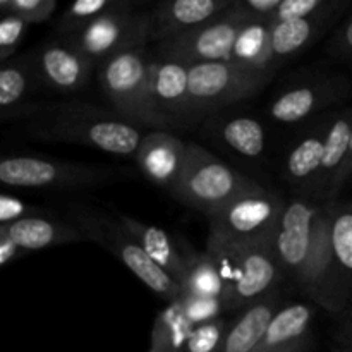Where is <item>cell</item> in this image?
<instances>
[{
  "label": "cell",
  "instance_id": "cell-27",
  "mask_svg": "<svg viewBox=\"0 0 352 352\" xmlns=\"http://www.w3.org/2000/svg\"><path fill=\"white\" fill-rule=\"evenodd\" d=\"M184 256L188 261V268H186L184 280L181 284L182 294L191 296V298L222 299L226 302L223 299L226 289H223V282L215 260L206 251L198 253L189 246H186Z\"/></svg>",
  "mask_w": 352,
  "mask_h": 352
},
{
  "label": "cell",
  "instance_id": "cell-13",
  "mask_svg": "<svg viewBox=\"0 0 352 352\" xmlns=\"http://www.w3.org/2000/svg\"><path fill=\"white\" fill-rule=\"evenodd\" d=\"M33 58L41 86L58 93H74L86 88L96 69L91 58L62 36L34 48Z\"/></svg>",
  "mask_w": 352,
  "mask_h": 352
},
{
  "label": "cell",
  "instance_id": "cell-9",
  "mask_svg": "<svg viewBox=\"0 0 352 352\" xmlns=\"http://www.w3.org/2000/svg\"><path fill=\"white\" fill-rule=\"evenodd\" d=\"M116 179L109 167L54 160L34 155H9L0 162V181L17 189H76Z\"/></svg>",
  "mask_w": 352,
  "mask_h": 352
},
{
  "label": "cell",
  "instance_id": "cell-24",
  "mask_svg": "<svg viewBox=\"0 0 352 352\" xmlns=\"http://www.w3.org/2000/svg\"><path fill=\"white\" fill-rule=\"evenodd\" d=\"M117 219L126 227L131 237L140 244V248L146 253V256L155 265H158L165 274H168L174 280L182 284L188 261H186L184 251L179 250L177 244L170 239V236L164 229L148 226V223L140 222L133 217L119 215Z\"/></svg>",
  "mask_w": 352,
  "mask_h": 352
},
{
  "label": "cell",
  "instance_id": "cell-29",
  "mask_svg": "<svg viewBox=\"0 0 352 352\" xmlns=\"http://www.w3.org/2000/svg\"><path fill=\"white\" fill-rule=\"evenodd\" d=\"M270 21H248L234 43L230 62L244 67L275 71L270 65Z\"/></svg>",
  "mask_w": 352,
  "mask_h": 352
},
{
  "label": "cell",
  "instance_id": "cell-17",
  "mask_svg": "<svg viewBox=\"0 0 352 352\" xmlns=\"http://www.w3.org/2000/svg\"><path fill=\"white\" fill-rule=\"evenodd\" d=\"M188 157V143L170 131L153 129L144 134L136 151L138 168L153 184L174 191Z\"/></svg>",
  "mask_w": 352,
  "mask_h": 352
},
{
  "label": "cell",
  "instance_id": "cell-30",
  "mask_svg": "<svg viewBox=\"0 0 352 352\" xmlns=\"http://www.w3.org/2000/svg\"><path fill=\"white\" fill-rule=\"evenodd\" d=\"M129 7H133V3L127 0H79V2L71 3L58 16L55 31H57V36H74L79 31L91 26L100 17L126 10Z\"/></svg>",
  "mask_w": 352,
  "mask_h": 352
},
{
  "label": "cell",
  "instance_id": "cell-28",
  "mask_svg": "<svg viewBox=\"0 0 352 352\" xmlns=\"http://www.w3.org/2000/svg\"><path fill=\"white\" fill-rule=\"evenodd\" d=\"M196 327L177 301L168 302L157 316L150 336V352H184Z\"/></svg>",
  "mask_w": 352,
  "mask_h": 352
},
{
  "label": "cell",
  "instance_id": "cell-4",
  "mask_svg": "<svg viewBox=\"0 0 352 352\" xmlns=\"http://www.w3.org/2000/svg\"><path fill=\"white\" fill-rule=\"evenodd\" d=\"M215 260L226 289L227 311L246 309L274 294L284 278L274 251V237L206 251Z\"/></svg>",
  "mask_w": 352,
  "mask_h": 352
},
{
  "label": "cell",
  "instance_id": "cell-8",
  "mask_svg": "<svg viewBox=\"0 0 352 352\" xmlns=\"http://www.w3.org/2000/svg\"><path fill=\"white\" fill-rule=\"evenodd\" d=\"M275 72L244 67L230 60L189 65L192 117L196 120L223 107L251 98L274 79Z\"/></svg>",
  "mask_w": 352,
  "mask_h": 352
},
{
  "label": "cell",
  "instance_id": "cell-7",
  "mask_svg": "<svg viewBox=\"0 0 352 352\" xmlns=\"http://www.w3.org/2000/svg\"><path fill=\"white\" fill-rule=\"evenodd\" d=\"M285 205L280 195L265 188L241 196L208 219L205 251L272 239Z\"/></svg>",
  "mask_w": 352,
  "mask_h": 352
},
{
  "label": "cell",
  "instance_id": "cell-11",
  "mask_svg": "<svg viewBox=\"0 0 352 352\" xmlns=\"http://www.w3.org/2000/svg\"><path fill=\"white\" fill-rule=\"evenodd\" d=\"M67 40L96 65H102L120 54L146 48L150 41V14L134 12L133 7L107 14Z\"/></svg>",
  "mask_w": 352,
  "mask_h": 352
},
{
  "label": "cell",
  "instance_id": "cell-26",
  "mask_svg": "<svg viewBox=\"0 0 352 352\" xmlns=\"http://www.w3.org/2000/svg\"><path fill=\"white\" fill-rule=\"evenodd\" d=\"M217 140L227 148L248 158L263 155L267 144V134L260 120L250 116H234L223 119L212 127Z\"/></svg>",
  "mask_w": 352,
  "mask_h": 352
},
{
  "label": "cell",
  "instance_id": "cell-38",
  "mask_svg": "<svg viewBox=\"0 0 352 352\" xmlns=\"http://www.w3.org/2000/svg\"><path fill=\"white\" fill-rule=\"evenodd\" d=\"M333 351L352 352V305L339 316L336 339H333Z\"/></svg>",
  "mask_w": 352,
  "mask_h": 352
},
{
  "label": "cell",
  "instance_id": "cell-33",
  "mask_svg": "<svg viewBox=\"0 0 352 352\" xmlns=\"http://www.w3.org/2000/svg\"><path fill=\"white\" fill-rule=\"evenodd\" d=\"M336 2L337 0H280L272 16V24L316 16L329 10Z\"/></svg>",
  "mask_w": 352,
  "mask_h": 352
},
{
  "label": "cell",
  "instance_id": "cell-1",
  "mask_svg": "<svg viewBox=\"0 0 352 352\" xmlns=\"http://www.w3.org/2000/svg\"><path fill=\"white\" fill-rule=\"evenodd\" d=\"M330 203L294 195L274 234V251L284 277L313 301L329 261Z\"/></svg>",
  "mask_w": 352,
  "mask_h": 352
},
{
  "label": "cell",
  "instance_id": "cell-5",
  "mask_svg": "<svg viewBox=\"0 0 352 352\" xmlns=\"http://www.w3.org/2000/svg\"><path fill=\"white\" fill-rule=\"evenodd\" d=\"M261 188L263 186L239 174L203 146L188 143L184 170L172 196L184 206L210 219L237 198Z\"/></svg>",
  "mask_w": 352,
  "mask_h": 352
},
{
  "label": "cell",
  "instance_id": "cell-6",
  "mask_svg": "<svg viewBox=\"0 0 352 352\" xmlns=\"http://www.w3.org/2000/svg\"><path fill=\"white\" fill-rule=\"evenodd\" d=\"M67 213L69 222L74 223L85 234L86 239L110 251L155 294L167 302H174L181 298V284L146 256V253L131 237L119 219H112L107 213L88 208L85 205H71Z\"/></svg>",
  "mask_w": 352,
  "mask_h": 352
},
{
  "label": "cell",
  "instance_id": "cell-20",
  "mask_svg": "<svg viewBox=\"0 0 352 352\" xmlns=\"http://www.w3.org/2000/svg\"><path fill=\"white\" fill-rule=\"evenodd\" d=\"M347 7L346 0H337L329 10L305 19L285 21L272 24L270 34V65L277 71L278 65L287 58L301 54L316 38L325 31V28Z\"/></svg>",
  "mask_w": 352,
  "mask_h": 352
},
{
  "label": "cell",
  "instance_id": "cell-10",
  "mask_svg": "<svg viewBox=\"0 0 352 352\" xmlns=\"http://www.w3.org/2000/svg\"><path fill=\"white\" fill-rule=\"evenodd\" d=\"M313 302L337 316L352 305V201L330 203L329 261Z\"/></svg>",
  "mask_w": 352,
  "mask_h": 352
},
{
  "label": "cell",
  "instance_id": "cell-35",
  "mask_svg": "<svg viewBox=\"0 0 352 352\" xmlns=\"http://www.w3.org/2000/svg\"><path fill=\"white\" fill-rule=\"evenodd\" d=\"M227 329H229V322L223 318L196 327L184 352H217Z\"/></svg>",
  "mask_w": 352,
  "mask_h": 352
},
{
  "label": "cell",
  "instance_id": "cell-21",
  "mask_svg": "<svg viewBox=\"0 0 352 352\" xmlns=\"http://www.w3.org/2000/svg\"><path fill=\"white\" fill-rule=\"evenodd\" d=\"M153 96L157 109L175 127L192 122L189 98V65L172 58H158L153 64Z\"/></svg>",
  "mask_w": 352,
  "mask_h": 352
},
{
  "label": "cell",
  "instance_id": "cell-18",
  "mask_svg": "<svg viewBox=\"0 0 352 352\" xmlns=\"http://www.w3.org/2000/svg\"><path fill=\"white\" fill-rule=\"evenodd\" d=\"M43 88L38 78L33 52L17 54L0 69V113L2 120H17L33 117L40 105L30 100Z\"/></svg>",
  "mask_w": 352,
  "mask_h": 352
},
{
  "label": "cell",
  "instance_id": "cell-23",
  "mask_svg": "<svg viewBox=\"0 0 352 352\" xmlns=\"http://www.w3.org/2000/svg\"><path fill=\"white\" fill-rule=\"evenodd\" d=\"M330 116L320 119L313 127H309L294 146L287 151L282 167V175L287 184L299 192L305 191L320 170L325 151V140L329 133Z\"/></svg>",
  "mask_w": 352,
  "mask_h": 352
},
{
  "label": "cell",
  "instance_id": "cell-3",
  "mask_svg": "<svg viewBox=\"0 0 352 352\" xmlns=\"http://www.w3.org/2000/svg\"><path fill=\"white\" fill-rule=\"evenodd\" d=\"M153 64L146 48L126 52L98 65V82L112 109L124 119L168 131L175 126L155 103Z\"/></svg>",
  "mask_w": 352,
  "mask_h": 352
},
{
  "label": "cell",
  "instance_id": "cell-15",
  "mask_svg": "<svg viewBox=\"0 0 352 352\" xmlns=\"http://www.w3.org/2000/svg\"><path fill=\"white\" fill-rule=\"evenodd\" d=\"M234 0H172L162 2L150 14V41L158 45L195 31L223 16Z\"/></svg>",
  "mask_w": 352,
  "mask_h": 352
},
{
  "label": "cell",
  "instance_id": "cell-22",
  "mask_svg": "<svg viewBox=\"0 0 352 352\" xmlns=\"http://www.w3.org/2000/svg\"><path fill=\"white\" fill-rule=\"evenodd\" d=\"M0 236L9 237L26 254L48 250V248L88 241L74 223L60 220L54 215L31 217L19 222L0 226Z\"/></svg>",
  "mask_w": 352,
  "mask_h": 352
},
{
  "label": "cell",
  "instance_id": "cell-14",
  "mask_svg": "<svg viewBox=\"0 0 352 352\" xmlns=\"http://www.w3.org/2000/svg\"><path fill=\"white\" fill-rule=\"evenodd\" d=\"M351 91V81L344 76L298 82L282 89L268 107V116L280 124H298L320 110L336 105Z\"/></svg>",
  "mask_w": 352,
  "mask_h": 352
},
{
  "label": "cell",
  "instance_id": "cell-2",
  "mask_svg": "<svg viewBox=\"0 0 352 352\" xmlns=\"http://www.w3.org/2000/svg\"><path fill=\"white\" fill-rule=\"evenodd\" d=\"M31 134L36 140L85 144L105 153L136 157L144 134L116 110L82 102L40 105L33 117Z\"/></svg>",
  "mask_w": 352,
  "mask_h": 352
},
{
  "label": "cell",
  "instance_id": "cell-39",
  "mask_svg": "<svg viewBox=\"0 0 352 352\" xmlns=\"http://www.w3.org/2000/svg\"><path fill=\"white\" fill-rule=\"evenodd\" d=\"M24 256H28V254L17 244H14L9 237L0 236V265L2 267L16 263V261L23 260Z\"/></svg>",
  "mask_w": 352,
  "mask_h": 352
},
{
  "label": "cell",
  "instance_id": "cell-37",
  "mask_svg": "<svg viewBox=\"0 0 352 352\" xmlns=\"http://www.w3.org/2000/svg\"><path fill=\"white\" fill-rule=\"evenodd\" d=\"M329 52L340 60L352 62V14L336 30L330 38Z\"/></svg>",
  "mask_w": 352,
  "mask_h": 352
},
{
  "label": "cell",
  "instance_id": "cell-32",
  "mask_svg": "<svg viewBox=\"0 0 352 352\" xmlns=\"http://www.w3.org/2000/svg\"><path fill=\"white\" fill-rule=\"evenodd\" d=\"M179 306L182 308L184 315L195 327L205 325L213 320L222 318L227 311V306L222 299H205V298H191V296L181 294L177 299Z\"/></svg>",
  "mask_w": 352,
  "mask_h": 352
},
{
  "label": "cell",
  "instance_id": "cell-34",
  "mask_svg": "<svg viewBox=\"0 0 352 352\" xmlns=\"http://www.w3.org/2000/svg\"><path fill=\"white\" fill-rule=\"evenodd\" d=\"M31 24L17 16H3L0 19V62L6 64L17 55Z\"/></svg>",
  "mask_w": 352,
  "mask_h": 352
},
{
  "label": "cell",
  "instance_id": "cell-12",
  "mask_svg": "<svg viewBox=\"0 0 352 352\" xmlns=\"http://www.w3.org/2000/svg\"><path fill=\"white\" fill-rule=\"evenodd\" d=\"M246 23L243 14L232 6L223 16L217 17L212 23L160 43L158 54L162 58H172L188 65L229 62L237 34Z\"/></svg>",
  "mask_w": 352,
  "mask_h": 352
},
{
  "label": "cell",
  "instance_id": "cell-31",
  "mask_svg": "<svg viewBox=\"0 0 352 352\" xmlns=\"http://www.w3.org/2000/svg\"><path fill=\"white\" fill-rule=\"evenodd\" d=\"M3 16H17L26 23L41 24L50 19L57 10L55 0H0Z\"/></svg>",
  "mask_w": 352,
  "mask_h": 352
},
{
  "label": "cell",
  "instance_id": "cell-36",
  "mask_svg": "<svg viewBox=\"0 0 352 352\" xmlns=\"http://www.w3.org/2000/svg\"><path fill=\"white\" fill-rule=\"evenodd\" d=\"M47 215H52L48 210L23 201V199H19L14 195H9V192H2V196H0V226L19 222V220L31 219V217Z\"/></svg>",
  "mask_w": 352,
  "mask_h": 352
},
{
  "label": "cell",
  "instance_id": "cell-19",
  "mask_svg": "<svg viewBox=\"0 0 352 352\" xmlns=\"http://www.w3.org/2000/svg\"><path fill=\"white\" fill-rule=\"evenodd\" d=\"M315 309L306 302L282 306L253 352H306L313 337Z\"/></svg>",
  "mask_w": 352,
  "mask_h": 352
},
{
  "label": "cell",
  "instance_id": "cell-25",
  "mask_svg": "<svg viewBox=\"0 0 352 352\" xmlns=\"http://www.w3.org/2000/svg\"><path fill=\"white\" fill-rule=\"evenodd\" d=\"M280 308V299L274 292L251 305L250 308L243 309V313L229 323V329L217 352H253L260 344L267 327L270 325L272 318Z\"/></svg>",
  "mask_w": 352,
  "mask_h": 352
},
{
  "label": "cell",
  "instance_id": "cell-16",
  "mask_svg": "<svg viewBox=\"0 0 352 352\" xmlns=\"http://www.w3.org/2000/svg\"><path fill=\"white\" fill-rule=\"evenodd\" d=\"M352 129V109H344L330 116L329 133L325 140V151L320 170L311 184L299 195L333 201L342 189V174L349 155V141ZM298 195V192H296Z\"/></svg>",
  "mask_w": 352,
  "mask_h": 352
},
{
  "label": "cell",
  "instance_id": "cell-40",
  "mask_svg": "<svg viewBox=\"0 0 352 352\" xmlns=\"http://www.w3.org/2000/svg\"><path fill=\"white\" fill-rule=\"evenodd\" d=\"M351 177H352V129H351V141H349V155H347V164L342 174V188Z\"/></svg>",
  "mask_w": 352,
  "mask_h": 352
}]
</instances>
